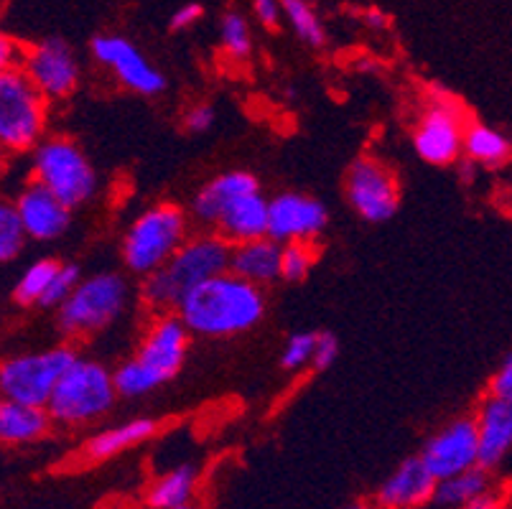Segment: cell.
Wrapping results in <instances>:
<instances>
[{
    "label": "cell",
    "mask_w": 512,
    "mask_h": 509,
    "mask_svg": "<svg viewBox=\"0 0 512 509\" xmlns=\"http://www.w3.org/2000/svg\"><path fill=\"white\" fill-rule=\"evenodd\" d=\"M6 171H8V153L0 148V179L6 176Z\"/></svg>",
    "instance_id": "41"
},
{
    "label": "cell",
    "mask_w": 512,
    "mask_h": 509,
    "mask_svg": "<svg viewBox=\"0 0 512 509\" xmlns=\"http://www.w3.org/2000/svg\"><path fill=\"white\" fill-rule=\"evenodd\" d=\"M327 207L309 194L286 191L276 199H268V232L265 235L278 245L288 242H311L327 230Z\"/></svg>",
    "instance_id": "15"
},
{
    "label": "cell",
    "mask_w": 512,
    "mask_h": 509,
    "mask_svg": "<svg viewBox=\"0 0 512 509\" xmlns=\"http://www.w3.org/2000/svg\"><path fill=\"white\" fill-rule=\"evenodd\" d=\"M174 314L189 334L230 339L255 329L263 321L265 296L263 288L225 270L186 293Z\"/></svg>",
    "instance_id": "1"
},
{
    "label": "cell",
    "mask_w": 512,
    "mask_h": 509,
    "mask_svg": "<svg viewBox=\"0 0 512 509\" xmlns=\"http://www.w3.org/2000/svg\"><path fill=\"white\" fill-rule=\"evenodd\" d=\"M113 372L97 359L74 357L51 392L46 413L54 426L79 428L105 418L118 403Z\"/></svg>",
    "instance_id": "5"
},
{
    "label": "cell",
    "mask_w": 512,
    "mask_h": 509,
    "mask_svg": "<svg viewBox=\"0 0 512 509\" xmlns=\"http://www.w3.org/2000/svg\"><path fill=\"white\" fill-rule=\"evenodd\" d=\"M130 303L128 280L113 270L79 278L77 288L57 308V324L69 339H87L110 329Z\"/></svg>",
    "instance_id": "7"
},
{
    "label": "cell",
    "mask_w": 512,
    "mask_h": 509,
    "mask_svg": "<svg viewBox=\"0 0 512 509\" xmlns=\"http://www.w3.org/2000/svg\"><path fill=\"white\" fill-rule=\"evenodd\" d=\"M227 265H230V245L220 235L214 232L189 235L156 273L143 278L141 296L156 314L176 311L186 293L202 286L204 280L225 273Z\"/></svg>",
    "instance_id": "3"
},
{
    "label": "cell",
    "mask_w": 512,
    "mask_h": 509,
    "mask_svg": "<svg viewBox=\"0 0 512 509\" xmlns=\"http://www.w3.org/2000/svg\"><path fill=\"white\" fill-rule=\"evenodd\" d=\"M26 247V235L18 222L13 199L0 196V265H8L18 258Z\"/></svg>",
    "instance_id": "28"
},
{
    "label": "cell",
    "mask_w": 512,
    "mask_h": 509,
    "mask_svg": "<svg viewBox=\"0 0 512 509\" xmlns=\"http://www.w3.org/2000/svg\"><path fill=\"white\" fill-rule=\"evenodd\" d=\"M278 268H281V245L268 235L230 245V265H227V270L237 278L253 283V286L263 288L268 283L281 280Z\"/></svg>",
    "instance_id": "20"
},
{
    "label": "cell",
    "mask_w": 512,
    "mask_h": 509,
    "mask_svg": "<svg viewBox=\"0 0 512 509\" xmlns=\"http://www.w3.org/2000/svg\"><path fill=\"white\" fill-rule=\"evenodd\" d=\"M51 418L46 408L0 400V443L6 446H31L49 436Z\"/></svg>",
    "instance_id": "21"
},
{
    "label": "cell",
    "mask_w": 512,
    "mask_h": 509,
    "mask_svg": "<svg viewBox=\"0 0 512 509\" xmlns=\"http://www.w3.org/2000/svg\"><path fill=\"white\" fill-rule=\"evenodd\" d=\"M214 118H217L214 107L207 105V102H199V105H194L186 110L184 125L189 133H207V130L214 125Z\"/></svg>",
    "instance_id": "34"
},
{
    "label": "cell",
    "mask_w": 512,
    "mask_h": 509,
    "mask_svg": "<svg viewBox=\"0 0 512 509\" xmlns=\"http://www.w3.org/2000/svg\"><path fill=\"white\" fill-rule=\"evenodd\" d=\"M199 474L194 466L181 464L169 469L166 474H161L156 482L148 489V507L151 509H171L179 507V504L192 502L194 492H197Z\"/></svg>",
    "instance_id": "24"
},
{
    "label": "cell",
    "mask_w": 512,
    "mask_h": 509,
    "mask_svg": "<svg viewBox=\"0 0 512 509\" xmlns=\"http://www.w3.org/2000/svg\"><path fill=\"white\" fill-rule=\"evenodd\" d=\"M490 487H492L490 471L482 469V466H474V469L462 471V474H454L449 476V479H439L431 502H439L441 507L459 509L462 504H467L469 499H474L477 494H482L484 489H490Z\"/></svg>",
    "instance_id": "25"
},
{
    "label": "cell",
    "mask_w": 512,
    "mask_h": 509,
    "mask_svg": "<svg viewBox=\"0 0 512 509\" xmlns=\"http://www.w3.org/2000/svg\"><path fill=\"white\" fill-rule=\"evenodd\" d=\"M79 278H82V273H79L77 265L59 263L57 273H54V278H51L49 291H46V296H44V301H41V306H44V308H51V306L59 308V306H62V303L67 301L69 293H72L74 288H77Z\"/></svg>",
    "instance_id": "32"
},
{
    "label": "cell",
    "mask_w": 512,
    "mask_h": 509,
    "mask_svg": "<svg viewBox=\"0 0 512 509\" xmlns=\"http://www.w3.org/2000/svg\"><path fill=\"white\" fill-rule=\"evenodd\" d=\"M253 11L265 28H276L283 18L281 0H253Z\"/></svg>",
    "instance_id": "38"
},
{
    "label": "cell",
    "mask_w": 512,
    "mask_h": 509,
    "mask_svg": "<svg viewBox=\"0 0 512 509\" xmlns=\"http://www.w3.org/2000/svg\"><path fill=\"white\" fill-rule=\"evenodd\" d=\"M347 509H370V507H367V504H352V507H347Z\"/></svg>",
    "instance_id": "43"
},
{
    "label": "cell",
    "mask_w": 512,
    "mask_h": 509,
    "mask_svg": "<svg viewBox=\"0 0 512 509\" xmlns=\"http://www.w3.org/2000/svg\"><path fill=\"white\" fill-rule=\"evenodd\" d=\"M459 509H507V494L500 489L490 487L484 489L482 494H477L474 499H469L467 504H462Z\"/></svg>",
    "instance_id": "37"
},
{
    "label": "cell",
    "mask_w": 512,
    "mask_h": 509,
    "mask_svg": "<svg viewBox=\"0 0 512 509\" xmlns=\"http://www.w3.org/2000/svg\"><path fill=\"white\" fill-rule=\"evenodd\" d=\"M339 357V339L334 334H316V349H314V359H311V367L316 370H327L337 362Z\"/></svg>",
    "instance_id": "33"
},
{
    "label": "cell",
    "mask_w": 512,
    "mask_h": 509,
    "mask_svg": "<svg viewBox=\"0 0 512 509\" xmlns=\"http://www.w3.org/2000/svg\"><path fill=\"white\" fill-rule=\"evenodd\" d=\"M194 219L212 227L227 245L265 237L268 199L258 179L248 171H225L197 191L192 202Z\"/></svg>",
    "instance_id": "2"
},
{
    "label": "cell",
    "mask_w": 512,
    "mask_h": 509,
    "mask_svg": "<svg viewBox=\"0 0 512 509\" xmlns=\"http://www.w3.org/2000/svg\"><path fill=\"white\" fill-rule=\"evenodd\" d=\"M18 67L49 105L69 100L77 92L79 74H82L77 54L62 39H44L34 46H26Z\"/></svg>",
    "instance_id": "11"
},
{
    "label": "cell",
    "mask_w": 512,
    "mask_h": 509,
    "mask_svg": "<svg viewBox=\"0 0 512 509\" xmlns=\"http://www.w3.org/2000/svg\"><path fill=\"white\" fill-rule=\"evenodd\" d=\"M92 54H95L97 62L105 69L115 74L123 87H128L130 92L143 97H156L166 90V77L158 72V67H153L146 56L141 54L133 41L123 39V36H97L92 41Z\"/></svg>",
    "instance_id": "14"
},
{
    "label": "cell",
    "mask_w": 512,
    "mask_h": 509,
    "mask_svg": "<svg viewBox=\"0 0 512 509\" xmlns=\"http://www.w3.org/2000/svg\"><path fill=\"white\" fill-rule=\"evenodd\" d=\"M49 133V102L21 67L0 74V148L23 156Z\"/></svg>",
    "instance_id": "9"
},
{
    "label": "cell",
    "mask_w": 512,
    "mask_h": 509,
    "mask_svg": "<svg viewBox=\"0 0 512 509\" xmlns=\"http://www.w3.org/2000/svg\"><path fill=\"white\" fill-rule=\"evenodd\" d=\"M77 352L72 347H51L41 352L13 354L0 362V400L46 408Z\"/></svg>",
    "instance_id": "10"
},
{
    "label": "cell",
    "mask_w": 512,
    "mask_h": 509,
    "mask_svg": "<svg viewBox=\"0 0 512 509\" xmlns=\"http://www.w3.org/2000/svg\"><path fill=\"white\" fill-rule=\"evenodd\" d=\"M202 16H204V8L199 6V3H184V6H181L179 11H174V16H171V28H174V31L192 28Z\"/></svg>",
    "instance_id": "39"
},
{
    "label": "cell",
    "mask_w": 512,
    "mask_h": 509,
    "mask_svg": "<svg viewBox=\"0 0 512 509\" xmlns=\"http://www.w3.org/2000/svg\"><path fill=\"white\" fill-rule=\"evenodd\" d=\"M59 263L57 260H36V263H31L29 268L23 270L21 278H18L16 283V291H13V296H16V301L21 303V306H41V301H44L46 291H49V283L51 278H54V273H57Z\"/></svg>",
    "instance_id": "27"
},
{
    "label": "cell",
    "mask_w": 512,
    "mask_h": 509,
    "mask_svg": "<svg viewBox=\"0 0 512 509\" xmlns=\"http://www.w3.org/2000/svg\"><path fill=\"white\" fill-rule=\"evenodd\" d=\"M472 420L477 431L479 466L487 471L497 469L505 464L512 448V400L487 395Z\"/></svg>",
    "instance_id": "18"
},
{
    "label": "cell",
    "mask_w": 512,
    "mask_h": 509,
    "mask_svg": "<svg viewBox=\"0 0 512 509\" xmlns=\"http://www.w3.org/2000/svg\"><path fill=\"white\" fill-rule=\"evenodd\" d=\"M462 112L454 102L436 100L421 112L416 130H413V148L426 163L449 166L462 156L464 138Z\"/></svg>",
    "instance_id": "13"
},
{
    "label": "cell",
    "mask_w": 512,
    "mask_h": 509,
    "mask_svg": "<svg viewBox=\"0 0 512 509\" xmlns=\"http://www.w3.org/2000/svg\"><path fill=\"white\" fill-rule=\"evenodd\" d=\"M283 18L288 21V26L296 31L304 44L309 46H324L327 41V31H324V23L316 16L314 6L309 0H281Z\"/></svg>",
    "instance_id": "26"
},
{
    "label": "cell",
    "mask_w": 512,
    "mask_h": 509,
    "mask_svg": "<svg viewBox=\"0 0 512 509\" xmlns=\"http://www.w3.org/2000/svg\"><path fill=\"white\" fill-rule=\"evenodd\" d=\"M21 54L23 46L18 44L13 36H8L6 31H0V74L18 67V64H21Z\"/></svg>",
    "instance_id": "36"
},
{
    "label": "cell",
    "mask_w": 512,
    "mask_h": 509,
    "mask_svg": "<svg viewBox=\"0 0 512 509\" xmlns=\"http://www.w3.org/2000/svg\"><path fill=\"white\" fill-rule=\"evenodd\" d=\"M316 349V331H296L288 336L286 347H283L281 364L288 372H299L304 367H311Z\"/></svg>",
    "instance_id": "31"
},
{
    "label": "cell",
    "mask_w": 512,
    "mask_h": 509,
    "mask_svg": "<svg viewBox=\"0 0 512 509\" xmlns=\"http://www.w3.org/2000/svg\"><path fill=\"white\" fill-rule=\"evenodd\" d=\"M220 36H222V46H225V51L232 56V59H248L250 51H253L250 26L240 13L232 11L222 18Z\"/></svg>",
    "instance_id": "30"
},
{
    "label": "cell",
    "mask_w": 512,
    "mask_h": 509,
    "mask_svg": "<svg viewBox=\"0 0 512 509\" xmlns=\"http://www.w3.org/2000/svg\"><path fill=\"white\" fill-rule=\"evenodd\" d=\"M189 237V219L176 204H153L123 235V263L133 275L156 273Z\"/></svg>",
    "instance_id": "8"
},
{
    "label": "cell",
    "mask_w": 512,
    "mask_h": 509,
    "mask_svg": "<svg viewBox=\"0 0 512 509\" xmlns=\"http://www.w3.org/2000/svg\"><path fill=\"white\" fill-rule=\"evenodd\" d=\"M171 509H199L194 502H186V504H179V507H171Z\"/></svg>",
    "instance_id": "42"
},
{
    "label": "cell",
    "mask_w": 512,
    "mask_h": 509,
    "mask_svg": "<svg viewBox=\"0 0 512 509\" xmlns=\"http://www.w3.org/2000/svg\"><path fill=\"white\" fill-rule=\"evenodd\" d=\"M365 23L370 28H375V31H383V28L388 26V18H385L383 11H375V8H372V11L365 13Z\"/></svg>",
    "instance_id": "40"
},
{
    "label": "cell",
    "mask_w": 512,
    "mask_h": 509,
    "mask_svg": "<svg viewBox=\"0 0 512 509\" xmlns=\"http://www.w3.org/2000/svg\"><path fill=\"white\" fill-rule=\"evenodd\" d=\"M462 156L474 166L497 168L510 158V138L492 125L472 123L464 128Z\"/></svg>",
    "instance_id": "23"
},
{
    "label": "cell",
    "mask_w": 512,
    "mask_h": 509,
    "mask_svg": "<svg viewBox=\"0 0 512 509\" xmlns=\"http://www.w3.org/2000/svg\"><path fill=\"white\" fill-rule=\"evenodd\" d=\"M490 398L500 400H512V359H502V364L497 367V372L490 380Z\"/></svg>",
    "instance_id": "35"
},
{
    "label": "cell",
    "mask_w": 512,
    "mask_h": 509,
    "mask_svg": "<svg viewBox=\"0 0 512 509\" xmlns=\"http://www.w3.org/2000/svg\"><path fill=\"white\" fill-rule=\"evenodd\" d=\"M428 474L439 479H449L454 474L479 466L477 454V431H474L472 418H456L449 426L428 438L423 446V454L418 456Z\"/></svg>",
    "instance_id": "16"
},
{
    "label": "cell",
    "mask_w": 512,
    "mask_h": 509,
    "mask_svg": "<svg viewBox=\"0 0 512 509\" xmlns=\"http://www.w3.org/2000/svg\"><path fill=\"white\" fill-rule=\"evenodd\" d=\"M158 431L156 420L151 418H133L125 420V423H118V426H110L105 431L95 433V436L87 441L85 454L87 459L92 461H105L113 459V456L123 454L128 448L141 446L143 441L153 438V433Z\"/></svg>",
    "instance_id": "22"
},
{
    "label": "cell",
    "mask_w": 512,
    "mask_h": 509,
    "mask_svg": "<svg viewBox=\"0 0 512 509\" xmlns=\"http://www.w3.org/2000/svg\"><path fill=\"white\" fill-rule=\"evenodd\" d=\"M13 207H16L18 222H21L26 240H59L72 224V209L59 202L57 196L36 184V181L21 186V191L13 199Z\"/></svg>",
    "instance_id": "17"
},
{
    "label": "cell",
    "mask_w": 512,
    "mask_h": 509,
    "mask_svg": "<svg viewBox=\"0 0 512 509\" xmlns=\"http://www.w3.org/2000/svg\"><path fill=\"white\" fill-rule=\"evenodd\" d=\"M349 207L365 222H388L400 207V184L395 174L377 158H357L344 181Z\"/></svg>",
    "instance_id": "12"
},
{
    "label": "cell",
    "mask_w": 512,
    "mask_h": 509,
    "mask_svg": "<svg viewBox=\"0 0 512 509\" xmlns=\"http://www.w3.org/2000/svg\"><path fill=\"white\" fill-rule=\"evenodd\" d=\"M316 263V252L311 242H288V245H281V280H288V283H299L309 275V270L314 268Z\"/></svg>",
    "instance_id": "29"
},
{
    "label": "cell",
    "mask_w": 512,
    "mask_h": 509,
    "mask_svg": "<svg viewBox=\"0 0 512 509\" xmlns=\"http://www.w3.org/2000/svg\"><path fill=\"white\" fill-rule=\"evenodd\" d=\"M192 334L174 311L158 314L143 334L136 354L113 372L120 398H143L148 392L174 380L184 367Z\"/></svg>",
    "instance_id": "4"
},
{
    "label": "cell",
    "mask_w": 512,
    "mask_h": 509,
    "mask_svg": "<svg viewBox=\"0 0 512 509\" xmlns=\"http://www.w3.org/2000/svg\"><path fill=\"white\" fill-rule=\"evenodd\" d=\"M31 181L44 186L69 209L85 207L100 189V179L87 153L67 135H49L31 148Z\"/></svg>",
    "instance_id": "6"
},
{
    "label": "cell",
    "mask_w": 512,
    "mask_h": 509,
    "mask_svg": "<svg viewBox=\"0 0 512 509\" xmlns=\"http://www.w3.org/2000/svg\"><path fill=\"white\" fill-rule=\"evenodd\" d=\"M436 479L421 459H406L377 489L380 509H418L434 499Z\"/></svg>",
    "instance_id": "19"
}]
</instances>
